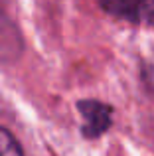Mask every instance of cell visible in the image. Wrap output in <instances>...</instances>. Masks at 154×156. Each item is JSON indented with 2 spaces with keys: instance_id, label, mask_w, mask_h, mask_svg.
<instances>
[{
  "instance_id": "obj_1",
  "label": "cell",
  "mask_w": 154,
  "mask_h": 156,
  "mask_svg": "<svg viewBox=\"0 0 154 156\" xmlns=\"http://www.w3.org/2000/svg\"><path fill=\"white\" fill-rule=\"evenodd\" d=\"M81 117H83V134L87 138H97L107 133L113 122V109L109 105L95 99H85L77 103Z\"/></svg>"
},
{
  "instance_id": "obj_2",
  "label": "cell",
  "mask_w": 154,
  "mask_h": 156,
  "mask_svg": "<svg viewBox=\"0 0 154 156\" xmlns=\"http://www.w3.org/2000/svg\"><path fill=\"white\" fill-rule=\"evenodd\" d=\"M22 50V38L16 24L8 18V14L0 6V59H16Z\"/></svg>"
},
{
  "instance_id": "obj_3",
  "label": "cell",
  "mask_w": 154,
  "mask_h": 156,
  "mask_svg": "<svg viewBox=\"0 0 154 156\" xmlns=\"http://www.w3.org/2000/svg\"><path fill=\"white\" fill-rule=\"evenodd\" d=\"M101 8L109 14L117 16V18L124 20H136L140 14L144 0H97Z\"/></svg>"
},
{
  "instance_id": "obj_4",
  "label": "cell",
  "mask_w": 154,
  "mask_h": 156,
  "mask_svg": "<svg viewBox=\"0 0 154 156\" xmlns=\"http://www.w3.org/2000/svg\"><path fill=\"white\" fill-rule=\"evenodd\" d=\"M0 156H24L16 138L2 126H0Z\"/></svg>"
},
{
  "instance_id": "obj_5",
  "label": "cell",
  "mask_w": 154,
  "mask_h": 156,
  "mask_svg": "<svg viewBox=\"0 0 154 156\" xmlns=\"http://www.w3.org/2000/svg\"><path fill=\"white\" fill-rule=\"evenodd\" d=\"M144 16H146V22L154 26V0H148L146 10H144Z\"/></svg>"
}]
</instances>
